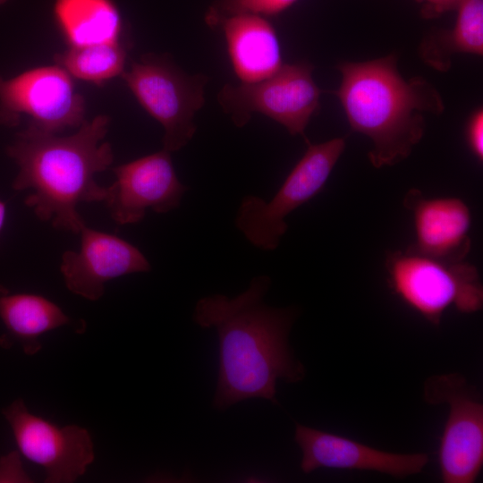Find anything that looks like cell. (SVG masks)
Instances as JSON below:
<instances>
[{
  "instance_id": "cell-5",
  "label": "cell",
  "mask_w": 483,
  "mask_h": 483,
  "mask_svg": "<svg viewBox=\"0 0 483 483\" xmlns=\"http://www.w3.org/2000/svg\"><path fill=\"white\" fill-rule=\"evenodd\" d=\"M344 148V138L308 142L304 155L269 201L251 195L242 200L235 217L237 228L259 249L277 248L288 227L286 216L320 192Z\"/></svg>"
},
{
  "instance_id": "cell-8",
  "label": "cell",
  "mask_w": 483,
  "mask_h": 483,
  "mask_svg": "<svg viewBox=\"0 0 483 483\" xmlns=\"http://www.w3.org/2000/svg\"><path fill=\"white\" fill-rule=\"evenodd\" d=\"M312 70L307 63L284 64L264 80L225 85L218 94L219 103L237 126L246 124L253 113H260L282 124L290 134L304 136L319 106L320 90Z\"/></svg>"
},
{
  "instance_id": "cell-2",
  "label": "cell",
  "mask_w": 483,
  "mask_h": 483,
  "mask_svg": "<svg viewBox=\"0 0 483 483\" xmlns=\"http://www.w3.org/2000/svg\"><path fill=\"white\" fill-rule=\"evenodd\" d=\"M108 124V116L98 115L65 137L29 124L6 147L18 166L13 189L29 191L25 204L38 219L79 234L85 222L78 206L104 201L106 187L98 185L95 175L114 159L110 143L103 141Z\"/></svg>"
},
{
  "instance_id": "cell-18",
  "label": "cell",
  "mask_w": 483,
  "mask_h": 483,
  "mask_svg": "<svg viewBox=\"0 0 483 483\" xmlns=\"http://www.w3.org/2000/svg\"><path fill=\"white\" fill-rule=\"evenodd\" d=\"M455 23L425 38L419 47L422 60L441 72L451 66L455 54H483V0H460Z\"/></svg>"
},
{
  "instance_id": "cell-11",
  "label": "cell",
  "mask_w": 483,
  "mask_h": 483,
  "mask_svg": "<svg viewBox=\"0 0 483 483\" xmlns=\"http://www.w3.org/2000/svg\"><path fill=\"white\" fill-rule=\"evenodd\" d=\"M113 171L115 181L106 187L104 202L119 225L141 221L148 209L167 213L180 205L186 191L175 174L170 152L165 149Z\"/></svg>"
},
{
  "instance_id": "cell-20",
  "label": "cell",
  "mask_w": 483,
  "mask_h": 483,
  "mask_svg": "<svg viewBox=\"0 0 483 483\" xmlns=\"http://www.w3.org/2000/svg\"><path fill=\"white\" fill-rule=\"evenodd\" d=\"M298 0H219L207 14L210 25L220 17L234 13H250L263 17L277 15Z\"/></svg>"
},
{
  "instance_id": "cell-23",
  "label": "cell",
  "mask_w": 483,
  "mask_h": 483,
  "mask_svg": "<svg viewBox=\"0 0 483 483\" xmlns=\"http://www.w3.org/2000/svg\"><path fill=\"white\" fill-rule=\"evenodd\" d=\"M420 4L421 16L425 19H433L442 14L454 11L460 0H415Z\"/></svg>"
},
{
  "instance_id": "cell-15",
  "label": "cell",
  "mask_w": 483,
  "mask_h": 483,
  "mask_svg": "<svg viewBox=\"0 0 483 483\" xmlns=\"http://www.w3.org/2000/svg\"><path fill=\"white\" fill-rule=\"evenodd\" d=\"M210 25H219L236 76L243 83L270 77L284 64L276 31L267 18L234 13L220 17Z\"/></svg>"
},
{
  "instance_id": "cell-6",
  "label": "cell",
  "mask_w": 483,
  "mask_h": 483,
  "mask_svg": "<svg viewBox=\"0 0 483 483\" xmlns=\"http://www.w3.org/2000/svg\"><path fill=\"white\" fill-rule=\"evenodd\" d=\"M143 108L164 127V149L172 152L192 138L194 115L204 105V75H188L167 58L145 55L122 75Z\"/></svg>"
},
{
  "instance_id": "cell-16",
  "label": "cell",
  "mask_w": 483,
  "mask_h": 483,
  "mask_svg": "<svg viewBox=\"0 0 483 483\" xmlns=\"http://www.w3.org/2000/svg\"><path fill=\"white\" fill-rule=\"evenodd\" d=\"M0 320L5 333L0 345L18 344L25 354L34 355L42 349L44 334L74 324L63 309L49 299L35 293L13 292L0 284Z\"/></svg>"
},
{
  "instance_id": "cell-1",
  "label": "cell",
  "mask_w": 483,
  "mask_h": 483,
  "mask_svg": "<svg viewBox=\"0 0 483 483\" xmlns=\"http://www.w3.org/2000/svg\"><path fill=\"white\" fill-rule=\"evenodd\" d=\"M270 284L269 276L258 275L233 298L212 294L196 303L193 321L217 334L218 375L212 400L216 411L251 398L276 404L278 380L296 383L305 377L288 342L297 311L267 305Z\"/></svg>"
},
{
  "instance_id": "cell-21",
  "label": "cell",
  "mask_w": 483,
  "mask_h": 483,
  "mask_svg": "<svg viewBox=\"0 0 483 483\" xmlns=\"http://www.w3.org/2000/svg\"><path fill=\"white\" fill-rule=\"evenodd\" d=\"M466 139L475 157L482 162L483 159V111L478 109L470 116L467 128Z\"/></svg>"
},
{
  "instance_id": "cell-22",
  "label": "cell",
  "mask_w": 483,
  "mask_h": 483,
  "mask_svg": "<svg viewBox=\"0 0 483 483\" xmlns=\"http://www.w3.org/2000/svg\"><path fill=\"white\" fill-rule=\"evenodd\" d=\"M0 482H31L22 469L16 452H12L0 459Z\"/></svg>"
},
{
  "instance_id": "cell-3",
  "label": "cell",
  "mask_w": 483,
  "mask_h": 483,
  "mask_svg": "<svg viewBox=\"0 0 483 483\" xmlns=\"http://www.w3.org/2000/svg\"><path fill=\"white\" fill-rule=\"evenodd\" d=\"M335 95L352 129L367 136L368 156L376 168L394 165L409 157L425 131V114L445 109L436 89L421 77L406 80L395 55L366 62H342Z\"/></svg>"
},
{
  "instance_id": "cell-10",
  "label": "cell",
  "mask_w": 483,
  "mask_h": 483,
  "mask_svg": "<svg viewBox=\"0 0 483 483\" xmlns=\"http://www.w3.org/2000/svg\"><path fill=\"white\" fill-rule=\"evenodd\" d=\"M21 453L42 467L47 483H71L95 460L89 431L78 425L60 427L31 413L22 399L3 409Z\"/></svg>"
},
{
  "instance_id": "cell-12",
  "label": "cell",
  "mask_w": 483,
  "mask_h": 483,
  "mask_svg": "<svg viewBox=\"0 0 483 483\" xmlns=\"http://www.w3.org/2000/svg\"><path fill=\"white\" fill-rule=\"evenodd\" d=\"M79 234V250H66L60 264L64 284L72 293L97 301L104 294L107 282L150 270L143 253L127 241L86 225Z\"/></svg>"
},
{
  "instance_id": "cell-9",
  "label": "cell",
  "mask_w": 483,
  "mask_h": 483,
  "mask_svg": "<svg viewBox=\"0 0 483 483\" xmlns=\"http://www.w3.org/2000/svg\"><path fill=\"white\" fill-rule=\"evenodd\" d=\"M83 97L74 89L70 74L61 66L38 67L11 79L0 76V124L16 126L21 114L40 131L57 133L80 126Z\"/></svg>"
},
{
  "instance_id": "cell-7",
  "label": "cell",
  "mask_w": 483,
  "mask_h": 483,
  "mask_svg": "<svg viewBox=\"0 0 483 483\" xmlns=\"http://www.w3.org/2000/svg\"><path fill=\"white\" fill-rule=\"evenodd\" d=\"M424 400L446 403L448 417L438 450L442 481L473 483L483 466V403L459 373L432 376L424 383Z\"/></svg>"
},
{
  "instance_id": "cell-13",
  "label": "cell",
  "mask_w": 483,
  "mask_h": 483,
  "mask_svg": "<svg viewBox=\"0 0 483 483\" xmlns=\"http://www.w3.org/2000/svg\"><path fill=\"white\" fill-rule=\"evenodd\" d=\"M294 441L302 453L301 469L372 470L402 479L417 474L428 462L426 453H394L346 437L296 423Z\"/></svg>"
},
{
  "instance_id": "cell-17",
  "label": "cell",
  "mask_w": 483,
  "mask_h": 483,
  "mask_svg": "<svg viewBox=\"0 0 483 483\" xmlns=\"http://www.w3.org/2000/svg\"><path fill=\"white\" fill-rule=\"evenodd\" d=\"M53 13L71 47L119 39L123 22L113 0H55Z\"/></svg>"
},
{
  "instance_id": "cell-25",
  "label": "cell",
  "mask_w": 483,
  "mask_h": 483,
  "mask_svg": "<svg viewBox=\"0 0 483 483\" xmlns=\"http://www.w3.org/2000/svg\"><path fill=\"white\" fill-rule=\"evenodd\" d=\"M8 0H0V4H4L5 2H7Z\"/></svg>"
},
{
  "instance_id": "cell-4",
  "label": "cell",
  "mask_w": 483,
  "mask_h": 483,
  "mask_svg": "<svg viewBox=\"0 0 483 483\" xmlns=\"http://www.w3.org/2000/svg\"><path fill=\"white\" fill-rule=\"evenodd\" d=\"M386 269L394 293L435 326L449 307L462 313L482 309L483 287L478 269L465 260H442L408 248L388 252Z\"/></svg>"
},
{
  "instance_id": "cell-19",
  "label": "cell",
  "mask_w": 483,
  "mask_h": 483,
  "mask_svg": "<svg viewBox=\"0 0 483 483\" xmlns=\"http://www.w3.org/2000/svg\"><path fill=\"white\" fill-rule=\"evenodd\" d=\"M126 51L117 41L70 47L55 55L56 62L69 74L94 83H101L124 72Z\"/></svg>"
},
{
  "instance_id": "cell-14",
  "label": "cell",
  "mask_w": 483,
  "mask_h": 483,
  "mask_svg": "<svg viewBox=\"0 0 483 483\" xmlns=\"http://www.w3.org/2000/svg\"><path fill=\"white\" fill-rule=\"evenodd\" d=\"M404 207L411 212L415 242L411 250L446 261L465 260L470 250L471 213L459 198L424 197L411 189L403 199Z\"/></svg>"
},
{
  "instance_id": "cell-24",
  "label": "cell",
  "mask_w": 483,
  "mask_h": 483,
  "mask_svg": "<svg viewBox=\"0 0 483 483\" xmlns=\"http://www.w3.org/2000/svg\"><path fill=\"white\" fill-rule=\"evenodd\" d=\"M6 217V204L0 199V232L2 231Z\"/></svg>"
}]
</instances>
